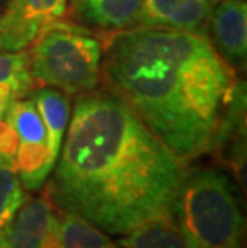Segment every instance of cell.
Returning <instances> with one entry per match:
<instances>
[{
  "mask_svg": "<svg viewBox=\"0 0 247 248\" xmlns=\"http://www.w3.org/2000/svg\"><path fill=\"white\" fill-rule=\"evenodd\" d=\"M45 26V18L29 0H8L0 13V51L28 48Z\"/></svg>",
  "mask_w": 247,
  "mask_h": 248,
  "instance_id": "cell-9",
  "label": "cell"
},
{
  "mask_svg": "<svg viewBox=\"0 0 247 248\" xmlns=\"http://www.w3.org/2000/svg\"><path fill=\"white\" fill-rule=\"evenodd\" d=\"M141 0H72L71 18L83 29L113 34L135 28Z\"/></svg>",
  "mask_w": 247,
  "mask_h": 248,
  "instance_id": "cell-8",
  "label": "cell"
},
{
  "mask_svg": "<svg viewBox=\"0 0 247 248\" xmlns=\"http://www.w3.org/2000/svg\"><path fill=\"white\" fill-rule=\"evenodd\" d=\"M15 167L21 184L28 191H37L55 167L47 142H19Z\"/></svg>",
  "mask_w": 247,
  "mask_h": 248,
  "instance_id": "cell-12",
  "label": "cell"
},
{
  "mask_svg": "<svg viewBox=\"0 0 247 248\" xmlns=\"http://www.w3.org/2000/svg\"><path fill=\"white\" fill-rule=\"evenodd\" d=\"M0 88L12 93L15 99L24 98L35 88L28 53L0 51Z\"/></svg>",
  "mask_w": 247,
  "mask_h": 248,
  "instance_id": "cell-15",
  "label": "cell"
},
{
  "mask_svg": "<svg viewBox=\"0 0 247 248\" xmlns=\"http://www.w3.org/2000/svg\"><path fill=\"white\" fill-rule=\"evenodd\" d=\"M26 202L15 162L0 159V229L5 228Z\"/></svg>",
  "mask_w": 247,
  "mask_h": 248,
  "instance_id": "cell-16",
  "label": "cell"
},
{
  "mask_svg": "<svg viewBox=\"0 0 247 248\" xmlns=\"http://www.w3.org/2000/svg\"><path fill=\"white\" fill-rule=\"evenodd\" d=\"M15 101V98L12 96V93L7 92V90L0 88V119H3L5 115V110H7L8 104Z\"/></svg>",
  "mask_w": 247,
  "mask_h": 248,
  "instance_id": "cell-19",
  "label": "cell"
},
{
  "mask_svg": "<svg viewBox=\"0 0 247 248\" xmlns=\"http://www.w3.org/2000/svg\"><path fill=\"white\" fill-rule=\"evenodd\" d=\"M19 146V138L5 119H0V159L15 162L16 151Z\"/></svg>",
  "mask_w": 247,
  "mask_h": 248,
  "instance_id": "cell-17",
  "label": "cell"
},
{
  "mask_svg": "<svg viewBox=\"0 0 247 248\" xmlns=\"http://www.w3.org/2000/svg\"><path fill=\"white\" fill-rule=\"evenodd\" d=\"M60 248H122L90 221L76 213L60 216Z\"/></svg>",
  "mask_w": 247,
  "mask_h": 248,
  "instance_id": "cell-13",
  "label": "cell"
},
{
  "mask_svg": "<svg viewBox=\"0 0 247 248\" xmlns=\"http://www.w3.org/2000/svg\"><path fill=\"white\" fill-rule=\"evenodd\" d=\"M108 35L104 88L183 162L214 149L241 104L236 72L207 37L140 26Z\"/></svg>",
  "mask_w": 247,
  "mask_h": 248,
  "instance_id": "cell-2",
  "label": "cell"
},
{
  "mask_svg": "<svg viewBox=\"0 0 247 248\" xmlns=\"http://www.w3.org/2000/svg\"><path fill=\"white\" fill-rule=\"evenodd\" d=\"M0 248H60V215L47 197L31 199L0 229Z\"/></svg>",
  "mask_w": 247,
  "mask_h": 248,
  "instance_id": "cell-5",
  "label": "cell"
},
{
  "mask_svg": "<svg viewBox=\"0 0 247 248\" xmlns=\"http://www.w3.org/2000/svg\"><path fill=\"white\" fill-rule=\"evenodd\" d=\"M103 44L81 26L47 24L31 44L29 71L35 87L58 88L82 94L99 83Z\"/></svg>",
  "mask_w": 247,
  "mask_h": 248,
  "instance_id": "cell-4",
  "label": "cell"
},
{
  "mask_svg": "<svg viewBox=\"0 0 247 248\" xmlns=\"http://www.w3.org/2000/svg\"><path fill=\"white\" fill-rule=\"evenodd\" d=\"M207 39L233 69H244L247 55L246 0H218L209 21Z\"/></svg>",
  "mask_w": 247,
  "mask_h": 248,
  "instance_id": "cell-7",
  "label": "cell"
},
{
  "mask_svg": "<svg viewBox=\"0 0 247 248\" xmlns=\"http://www.w3.org/2000/svg\"><path fill=\"white\" fill-rule=\"evenodd\" d=\"M33 101L37 108L47 130V144H49L51 160L56 163L60 155L61 142L71 119V99L69 94L58 88L40 87L33 94Z\"/></svg>",
  "mask_w": 247,
  "mask_h": 248,
  "instance_id": "cell-10",
  "label": "cell"
},
{
  "mask_svg": "<svg viewBox=\"0 0 247 248\" xmlns=\"http://www.w3.org/2000/svg\"><path fill=\"white\" fill-rule=\"evenodd\" d=\"M122 248H188L169 212L143 221L119 242Z\"/></svg>",
  "mask_w": 247,
  "mask_h": 248,
  "instance_id": "cell-11",
  "label": "cell"
},
{
  "mask_svg": "<svg viewBox=\"0 0 247 248\" xmlns=\"http://www.w3.org/2000/svg\"><path fill=\"white\" fill-rule=\"evenodd\" d=\"M23 142H47V130L33 99H15L3 115Z\"/></svg>",
  "mask_w": 247,
  "mask_h": 248,
  "instance_id": "cell-14",
  "label": "cell"
},
{
  "mask_svg": "<svg viewBox=\"0 0 247 248\" xmlns=\"http://www.w3.org/2000/svg\"><path fill=\"white\" fill-rule=\"evenodd\" d=\"M60 151L51 202L115 235L167 212L186 173L185 162L106 88L77 94Z\"/></svg>",
  "mask_w": 247,
  "mask_h": 248,
  "instance_id": "cell-1",
  "label": "cell"
},
{
  "mask_svg": "<svg viewBox=\"0 0 247 248\" xmlns=\"http://www.w3.org/2000/svg\"><path fill=\"white\" fill-rule=\"evenodd\" d=\"M188 248H243L244 219L234 186L225 173H185L167 208Z\"/></svg>",
  "mask_w": 247,
  "mask_h": 248,
  "instance_id": "cell-3",
  "label": "cell"
},
{
  "mask_svg": "<svg viewBox=\"0 0 247 248\" xmlns=\"http://www.w3.org/2000/svg\"><path fill=\"white\" fill-rule=\"evenodd\" d=\"M217 3L218 0H141L135 26L207 37L209 21Z\"/></svg>",
  "mask_w": 247,
  "mask_h": 248,
  "instance_id": "cell-6",
  "label": "cell"
},
{
  "mask_svg": "<svg viewBox=\"0 0 247 248\" xmlns=\"http://www.w3.org/2000/svg\"><path fill=\"white\" fill-rule=\"evenodd\" d=\"M29 3L45 18L47 24L60 21L67 8V0H29Z\"/></svg>",
  "mask_w": 247,
  "mask_h": 248,
  "instance_id": "cell-18",
  "label": "cell"
}]
</instances>
